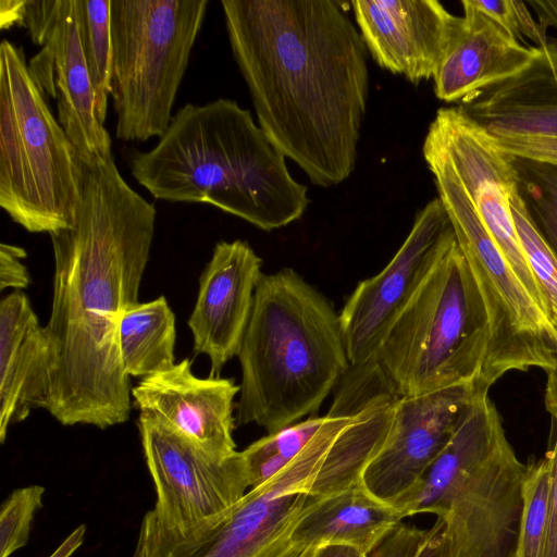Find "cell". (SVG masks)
<instances>
[{
  "mask_svg": "<svg viewBox=\"0 0 557 557\" xmlns=\"http://www.w3.org/2000/svg\"><path fill=\"white\" fill-rule=\"evenodd\" d=\"M72 226L49 234L54 256L47 410L62 425L107 429L131 413L117 342L121 314L138 295L157 211L119 172L112 153L82 157Z\"/></svg>",
  "mask_w": 557,
  "mask_h": 557,
  "instance_id": "cell-1",
  "label": "cell"
},
{
  "mask_svg": "<svg viewBox=\"0 0 557 557\" xmlns=\"http://www.w3.org/2000/svg\"><path fill=\"white\" fill-rule=\"evenodd\" d=\"M221 7L265 136L312 184L346 181L370 88L359 29L332 0H222Z\"/></svg>",
  "mask_w": 557,
  "mask_h": 557,
  "instance_id": "cell-2",
  "label": "cell"
},
{
  "mask_svg": "<svg viewBox=\"0 0 557 557\" xmlns=\"http://www.w3.org/2000/svg\"><path fill=\"white\" fill-rule=\"evenodd\" d=\"M389 425L388 414L374 405L350 414H326L289 463L249 488L224 516L178 530L147 511L131 557H315L324 545L298 539V527L329 499L362 484Z\"/></svg>",
  "mask_w": 557,
  "mask_h": 557,
  "instance_id": "cell-3",
  "label": "cell"
},
{
  "mask_svg": "<svg viewBox=\"0 0 557 557\" xmlns=\"http://www.w3.org/2000/svg\"><path fill=\"white\" fill-rule=\"evenodd\" d=\"M285 159L249 110L219 98L178 109L153 148L131 154L129 170L156 199L208 203L270 232L309 205Z\"/></svg>",
  "mask_w": 557,
  "mask_h": 557,
  "instance_id": "cell-4",
  "label": "cell"
},
{
  "mask_svg": "<svg viewBox=\"0 0 557 557\" xmlns=\"http://www.w3.org/2000/svg\"><path fill=\"white\" fill-rule=\"evenodd\" d=\"M236 356L235 422L268 433L315 412L350 368L339 314L289 268L262 273Z\"/></svg>",
  "mask_w": 557,
  "mask_h": 557,
  "instance_id": "cell-5",
  "label": "cell"
},
{
  "mask_svg": "<svg viewBox=\"0 0 557 557\" xmlns=\"http://www.w3.org/2000/svg\"><path fill=\"white\" fill-rule=\"evenodd\" d=\"M487 392L475 395L419 483L392 506L406 518L435 515L460 557H516L528 466L507 441Z\"/></svg>",
  "mask_w": 557,
  "mask_h": 557,
  "instance_id": "cell-6",
  "label": "cell"
},
{
  "mask_svg": "<svg viewBox=\"0 0 557 557\" xmlns=\"http://www.w3.org/2000/svg\"><path fill=\"white\" fill-rule=\"evenodd\" d=\"M490 345L486 308L455 239L396 320L373 363L397 398L479 383Z\"/></svg>",
  "mask_w": 557,
  "mask_h": 557,
  "instance_id": "cell-7",
  "label": "cell"
},
{
  "mask_svg": "<svg viewBox=\"0 0 557 557\" xmlns=\"http://www.w3.org/2000/svg\"><path fill=\"white\" fill-rule=\"evenodd\" d=\"M81 154L52 114L21 47L0 45V206L30 233L74 224Z\"/></svg>",
  "mask_w": 557,
  "mask_h": 557,
  "instance_id": "cell-8",
  "label": "cell"
},
{
  "mask_svg": "<svg viewBox=\"0 0 557 557\" xmlns=\"http://www.w3.org/2000/svg\"><path fill=\"white\" fill-rule=\"evenodd\" d=\"M208 0H111L110 96L115 136L125 141L161 137Z\"/></svg>",
  "mask_w": 557,
  "mask_h": 557,
  "instance_id": "cell-9",
  "label": "cell"
},
{
  "mask_svg": "<svg viewBox=\"0 0 557 557\" xmlns=\"http://www.w3.org/2000/svg\"><path fill=\"white\" fill-rule=\"evenodd\" d=\"M438 198L483 298L490 345L479 384L488 389L511 370L557 367V332L492 239L454 174L423 152Z\"/></svg>",
  "mask_w": 557,
  "mask_h": 557,
  "instance_id": "cell-10",
  "label": "cell"
},
{
  "mask_svg": "<svg viewBox=\"0 0 557 557\" xmlns=\"http://www.w3.org/2000/svg\"><path fill=\"white\" fill-rule=\"evenodd\" d=\"M422 151L434 154L450 170L504 258L545 313L510 209V197L518 190L515 157L459 106L437 110Z\"/></svg>",
  "mask_w": 557,
  "mask_h": 557,
  "instance_id": "cell-11",
  "label": "cell"
},
{
  "mask_svg": "<svg viewBox=\"0 0 557 557\" xmlns=\"http://www.w3.org/2000/svg\"><path fill=\"white\" fill-rule=\"evenodd\" d=\"M144 456L157 500L152 513L187 530L231 511L250 488L240 451L213 456L156 418L138 419Z\"/></svg>",
  "mask_w": 557,
  "mask_h": 557,
  "instance_id": "cell-12",
  "label": "cell"
},
{
  "mask_svg": "<svg viewBox=\"0 0 557 557\" xmlns=\"http://www.w3.org/2000/svg\"><path fill=\"white\" fill-rule=\"evenodd\" d=\"M456 239L441 199L420 209L397 252L376 275L358 283L339 314L351 368L371 363L389 330Z\"/></svg>",
  "mask_w": 557,
  "mask_h": 557,
  "instance_id": "cell-13",
  "label": "cell"
},
{
  "mask_svg": "<svg viewBox=\"0 0 557 557\" xmlns=\"http://www.w3.org/2000/svg\"><path fill=\"white\" fill-rule=\"evenodd\" d=\"M21 26L41 47L28 62L29 72L55 99L58 121L79 154L112 153L111 137L97 115L76 0H24Z\"/></svg>",
  "mask_w": 557,
  "mask_h": 557,
  "instance_id": "cell-14",
  "label": "cell"
},
{
  "mask_svg": "<svg viewBox=\"0 0 557 557\" xmlns=\"http://www.w3.org/2000/svg\"><path fill=\"white\" fill-rule=\"evenodd\" d=\"M481 389L486 388L465 383L398 398L386 438L364 469V488L391 505L412 490L445 448Z\"/></svg>",
  "mask_w": 557,
  "mask_h": 557,
  "instance_id": "cell-15",
  "label": "cell"
},
{
  "mask_svg": "<svg viewBox=\"0 0 557 557\" xmlns=\"http://www.w3.org/2000/svg\"><path fill=\"white\" fill-rule=\"evenodd\" d=\"M351 7L375 63L414 85L434 78L461 22L435 0H355Z\"/></svg>",
  "mask_w": 557,
  "mask_h": 557,
  "instance_id": "cell-16",
  "label": "cell"
},
{
  "mask_svg": "<svg viewBox=\"0 0 557 557\" xmlns=\"http://www.w3.org/2000/svg\"><path fill=\"white\" fill-rule=\"evenodd\" d=\"M239 385L232 379L198 377L186 358L173 367L143 377L132 388L134 405L221 458L235 454L234 399Z\"/></svg>",
  "mask_w": 557,
  "mask_h": 557,
  "instance_id": "cell-17",
  "label": "cell"
},
{
  "mask_svg": "<svg viewBox=\"0 0 557 557\" xmlns=\"http://www.w3.org/2000/svg\"><path fill=\"white\" fill-rule=\"evenodd\" d=\"M262 260L236 239L219 242L199 278V289L188 326L194 351L211 362V376L237 355L246 330Z\"/></svg>",
  "mask_w": 557,
  "mask_h": 557,
  "instance_id": "cell-18",
  "label": "cell"
},
{
  "mask_svg": "<svg viewBox=\"0 0 557 557\" xmlns=\"http://www.w3.org/2000/svg\"><path fill=\"white\" fill-rule=\"evenodd\" d=\"M459 107L494 138L557 139V42L536 47L523 70Z\"/></svg>",
  "mask_w": 557,
  "mask_h": 557,
  "instance_id": "cell-19",
  "label": "cell"
},
{
  "mask_svg": "<svg viewBox=\"0 0 557 557\" xmlns=\"http://www.w3.org/2000/svg\"><path fill=\"white\" fill-rule=\"evenodd\" d=\"M50 350L28 297L14 290L0 302V442L32 410L48 408Z\"/></svg>",
  "mask_w": 557,
  "mask_h": 557,
  "instance_id": "cell-20",
  "label": "cell"
},
{
  "mask_svg": "<svg viewBox=\"0 0 557 557\" xmlns=\"http://www.w3.org/2000/svg\"><path fill=\"white\" fill-rule=\"evenodd\" d=\"M459 29L433 81L435 96L463 102L523 70L536 47L522 45L490 17L461 1Z\"/></svg>",
  "mask_w": 557,
  "mask_h": 557,
  "instance_id": "cell-21",
  "label": "cell"
},
{
  "mask_svg": "<svg viewBox=\"0 0 557 557\" xmlns=\"http://www.w3.org/2000/svg\"><path fill=\"white\" fill-rule=\"evenodd\" d=\"M404 519L401 511L375 498L361 484L305 518L296 535L312 546L345 544L368 556Z\"/></svg>",
  "mask_w": 557,
  "mask_h": 557,
  "instance_id": "cell-22",
  "label": "cell"
},
{
  "mask_svg": "<svg viewBox=\"0 0 557 557\" xmlns=\"http://www.w3.org/2000/svg\"><path fill=\"white\" fill-rule=\"evenodd\" d=\"M119 351L128 377H146L175 362V315L164 296L138 302L120 317Z\"/></svg>",
  "mask_w": 557,
  "mask_h": 557,
  "instance_id": "cell-23",
  "label": "cell"
},
{
  "mask_svg": "<svg viewBox=\"0 0 557 557\" xmlns=\"http://www.w3.org/2000/svg\"><path fill=\"white\" fill-rule=\"evenodd\" d=\"M81 40L99 121L104 125L110 96L111 0H76Z\"/></svg>",
  "mask_w": 557,
  "mask_h": 557,
  "instance_id": "cell-24",
  "label": "cell"
},
{
  "mask_svg": "<svg viewBox=\"0 0 557 557\" xmlns=\"http://www.w3.org/2000/svg\"><path fill=\"white\" fill-rule=\"evenodd\" d=\"M326 421V416L310 417L251 443L242 450L250 488L262 484L289 463Z\"/></svg>",
  "mask_w": 557,
  "mask_h": 557,
  "instance_id": "cell-25",
  "label": "cell"
},
{
  "mask_svg": "<svg viewBox=\"0 0 557 557\" xmlns=\"http://www.w3.org/2000/svg\"><path fill=\"white\" fill-rule=\"evenodd\" d=\"M510 209L520 245L541 295L543 309L557 332V259L536 230L519 189L510 197Z\"/></svg>",
  "mask_w": 557,
  "mask_h": 557,
  "instance_id": "cell-26",
  "label": "cell"
},
{
  "mask_svg": "<svg viewBox=\"0 0 557 557\" xmlns=\"http://www.w3.org/2000/svg\"><path fill=\"white\" fill-rule=\"evenodd\" d=\"M515 165L519 194L536 230L557 259V166L516 157Z\"/></svg>",
  "mask_w": 557,
  "mask_h": 557,
  "instance_id": "cell-27",
  "label": "cell"
},
{
  "mask_svg": "<svg viewBox=\"0 0 557 557\" xmlns=\"http://www.w3.org/2000/svg\"><path fill=\"white\" fill-rule=\"evenodd\" d=\"M550 492L549 461L529 465L523 483V506L516 557H543Z\"/></svg>",
  "mask_w": 557,
  "mask_h": 557,
  "instance_id": "cell-28",
  "label": "cell"
},
{
  "mask_svg": "<svg viewBox=\"0 0 557 557\" xmlns=\"http://www.w3.org/2000/svg\"><path fill=\"white\" fill-rule=\"evenodd\" d=\"M45 487H18L4 499L0 509V557H10L29 539L36 512L44 506Z\"/></svg>",
  "mask_w": 557,
  "mask_h": 557,
  "instance_id": "cell-29",
  "label": "cell"
},
{
  "mask_svg": "<svg viewBox=\"0 0 557 557\" xmlns=\"http://www.w3.org/2000/svg\"><path fill=\"white\" fill-rule=\"evenodd\" d=\"M472 7L498 24L517 40L530 39L536 47L548 42L546 30L536 22L527 3L518 0H469Z\"/></svg>",
  "mask_w": 557,
  "mask_h": 557,
  "instance_id": "cell-30",
  "label": "cell"
},
{
  "mask_svg": "<svg viewBox=\"0 0 557 557\" xmlns=\"http://www.w3.org/2000/svg\"><path fill=\"white\" fill-rule=\"evenodd\" d=\"M430 534L431 529L401 522L367 557H414Z\"/></svg>",
  "mask_w": 557,
  "mask_h": 557,
  "instance_id": "cell-31",
  "label": "cell"
},
{
  "mask_svg": "<svg viewBox=\"0 0 557 557\" xmlns=\"http://www.w3.org/2000/svg\"><path fill=\"white\" fill-rule=\"evenodd\" d=\"M26 251L18 246L2 243L0 245V288H14L21 290L30 283L27 268L22 259Z\"/></svg>",
  "mask_w": 557,
  "mask_h": 557,
  "instance_id": "cell-32",
  "label": "cell"
},
{
  "mask_svg": "<svg viewBox=\"0 0 557 557\" xmlns=\"http://www.w3.org/2000/svg\"><path fill=\"white\" fill-rule=\"evenodd\" d=\"M494 139L502 149L516 158L557 166V139Z\"/></svg>",
  "mask_w": 557,
  "mask_h": 557,
  "instance_id": "cell-33",
  "label": "cell"
},
{
  "mask_svg": "<svg viewBox=\"0 0 557 557\" xmlns=\"http://www.w3.org/2000/svg\"><path fill=\"white\" fill-rule=\"evenodd\" d=\"M546 409L557 421V404L545 401ZM550 468L548 523L543 557H557V435L554 446L546 454Z\"/></svg>",
  "mask_w": 557,
  "mask_h": 557,
  "instance_id": "cell-34",
  "label": "cell"
},
{
  "mask_svg": "<svg viewBox=\"0 0 557 557\" xmlns=\"http://www.w3.org/2000/svg\"><path fill=\"white\" fill-rule=\"evenodd\" d=\"M527 3L536 13L539 23L544 30L547 27L557 29V0H529Z\"/></svg>",
  "mask_w": 557,
  "mask_h": 557,
  "instance_id": "cell-35",
  "label": "cell"
},
{
  "mask_svg": "<svg viewBox=\"0 0 557 557\" xmlns=\"http://www.w3.org/2000/svg\"><path fill=\"white\" fill-rule=\"evenodd\" d=\"M24 0L0 1V27L1 29L21 25Z\"/></svg>",
  "mask_w": 557,
  "mask_h": 557,
  "instance_id": "cell-36",
  "label": "cell"
},
{
  "mask_svg": "<svg viewBox=\"0 0 557 557\" xmlns=\"http://www.w3.org/2000/svg\"><path fill=\"white\" fill-rule=\"evenodd\" d=\"M86 525L74 529L49 557H71L84 543Z\"/></svg>",
  "mask_w": 557,
  "mask_h": 557,
  "instance_id": "cell-37",
  "label": "cell"
},
{
  "mask_svg": "<svg viewBox=\"0 0 557 557\" xmlns=\"http://www.w3.org/2000/svg\"><path fill=\"white\" fill-rule=\"evenodd\" d=\"M315 557H367L359 549L345 544H326Z\"/></svg>",
  "mask_w": 557,
  "mask_h": 557,
  "instance_id": "cell-38",
  "label": "cell"
},
{
  "mask_svg": "<svg viewBox=\"0 0 557 557\" xmlns=\"http://www.w3.org/2000/svg\"><path fill=\"white\" fill-rule=\"evenodd\" d=\"M545 401L557 404V367L548 371Z\"/></svg>",
  "mask_w": 557,
  "mask_h": 557,
  "instance_id": "cell-39",
  "label": "cell"
},
{
  "mask_svg": "<svg viewBox=\"0 0 557 557\" xmlns=\"http://www.w3.org/2000/svg\"><path fill=\"white\" fill-rule=\"evenodd\" d=\"M416 557H449V556H447L446 554L441 553L438 550H435V549L425 548V549L420 550L416 555Z\"/></svg>",
  "mask_w": 557,
  "mask_h": 557,
  "instance_id": "cell-40",
  "label": "cell"
}]
</instances>
